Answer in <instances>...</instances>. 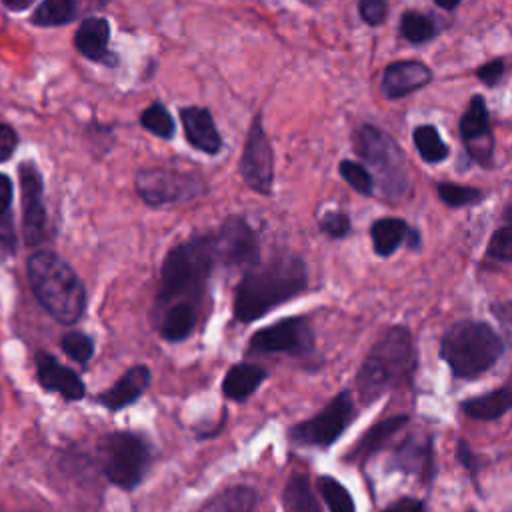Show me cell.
I'll list each match as a JSON object with an SVG mask.
<instances>
[{"mask_svg":"<svg viewBox=\"0 0 512 512\" xmlns=\"http://www.w3.org/2000/svg\"><path fill=\"white\" fill-rule=\"evenodd\" d=\"M108 36H110V28L104 18H86L76 30L74 42H76V48L86 58L96 62H108L110 60Z\"/></svg>","mask_w":512,"mask_h":512,"instance_id":"cell-23","label":"cell"},{"mask_svg":"<svg viewBox=\"0 0 512 512\" xmlns=\"http://www.w3.org/2000/svg\"><path fill=\"white\" fill-rule=\"evenodd\" d=\"M136 192L148 204H168L196 198L204 192V182L196 174L168 168L142 170L136 176Z\"/></svg>","mask_w":512,"mask_h":512,"instance_id":"cell-10","label":"cell"},{"mask_svg":"<svg viewBox=\"0 0 512 512\" xmlns=\"http://www.w3.org/2000/svg\"><path fill=\"white\" fill-rule=\"evenodd\" d=\"M10 10H24L32 4V0H2Z\"/></svg>","mask_w":512,"mask_h":512,"instance_id":"cell-46","label":"cell"},{"mask_svg":"<svg viewBox=\"0 0 512 512\" xmlns=\"http://www.w3.org/2000/svg\"><path fill=\"white\" fill-rule=\"evenodd\" d=\"M440 8H444V10H454L462 0H434Z\"/></svg>","mask_w":512,"mask_h":512,"instance_id":"cell-47","label":"cell"},{"mask_svg":"<svg viewBox=\"0 0 512 512\" xmlns=\"http://www.w3.org/2000/svg\"><path fill=\"white\" fill-rule=\"evenodd\" d=\"M356 416L354 398L348 390L336 394L330 404H326L312 418L292 426L290 442L296 446H318L326 448L334 444L342 432L350 426Z\"/></svg>","mask_w":512,"mask_h":512,"instance_id":"cell-8","label":"cell"},{"mask_svg":"<svg viewBox=\"0 0 512 512\" xmlns=\"http://www.w3.org/2000/svg\"><path fill=\"white\" fill-rule=\"evenodd\" d=\"M504 68H506V64L502 58H492L476 70V78L480 82H484L486 86H496L504 76Z\"/></svg>","mask_w":512,"mask_h":512,"instance_id":"cell-39","label":"cell"},{"mask_svg":"<svg viewBox=\"0 0 512 512\" xmlns=\"http://www.w3.org/2000/svg\"><path fill=\"white\" fill-rule=\"evenodd\" d=\"M16 142H18V138H16L14 130L10 126L0 124V160H6L12 156Z\"/></svg>","mask_w":512,"mask_h":512,"instance_id":"cell-41","label":"cell"},{"mask_svg":"<svg viewBox=\"0 0 512 512\" xmlns=\"http://www.w3.org/2000/svg\"><path fill=\"white\" fill-rule=\"evenodd\" d=\"M62 348L64 352L76 360L78 364H86L92 354H94V342L90 336L82 334V332H70L62 338Z\"/></svg>","mask_w":512,"mask_h":512,"instance_id":"cell-36","label":"cell"},{"mask_svg":"<svg viewBox=\"0 0 512 512\" xmlns=\"http://www.w3.org/2000/svg\"><path fill=\"white\" fill-rule=\"evenodd\" d=\"M352 144L356 154L372 168L374 182L388 202L402 200L410 190L408 160L398 142L374 124H360Z\"/></svg>","mask_w":512,"mask_h":512,"instance_id":"cell-6","label":"cell"},{"mask_svg":"<svg viewBox=\"0 0 512 512\" xmlns=\"http://www.w3.org/2000/svg\"><path fill=\"white\" fill-rule=\"evenodd\" d=\"M486 256L496 262H512V204L504 208L502 224L490 236Z\"/></svg>","mask_w":512,"mask_h":512,"instance_id":"cell-31","label":"cell"},{"mask_svg":"<svg viewBox=\"0 0 512 512\" xmlns=\"http://www.w3.org/2000/svg\"><path fill=\"white\" fill-rule=\"evenodd\" d=\"M284 512H320V504L304 474H292L282 490Z\"/></svg>","mask_w":512,"mask_h":512,"instance_id":"cell-27","label":"cell"},{"mask_svg":"<svg viewBox=\"0 0 512 512\" xmlns=\"http://www.w3.org/2000/svg\"><path fill=\"white\" fill-rule=\"evenodd\" d=\"M148 384H150L148 366H142V364L132 366L114 382V386H110L106 392L98 396V402L110 410H120L132 404L134 400H138L148 388Z\"/></svg>","mask_w":512,"mask_h":512,"instance_id":"cell-19","label":"cell"},{"mask_svg":"<svg viewBox=\"0 0 512 512\" xmlns=\"http://www.w3.org/2000/svg\"><path fill=\"white\" fill-rule=\"evenodd\" d=\"M28 278L42 308L62 324H74L86 306V292L76 272L52 252L28 260Z\"/></svg>","mask_w":512,"mask_h":512,"instance_id":"cell-3","label":"cell"},{"mask_svg":"<svg viewBox=\"0 0 512 512\" xmlns=\"http://www.w3.org/2000/svg\"><path fill=\"white\" fill-rule=\"evenodd\" d=\"M266 376L268 374L262 366L248 364V362L234 364L222 380V392L226 398L242 402L258 390V386L262 384V380H266Z\"/></svg>","mask_w":512,"mask_h":512,"instance_id":"cell-22","label":"cell"},{"mask_svg":"<svg viewBox=\"0 0 512 512\" xmlns=\"http://www.w3.org/2000/svg\"><path fill=\"white\" fill-rule=\"evenodd\" d=\"M194 326H196V308L192 304L180 302L166 308L160 322V334L170 342H180L190 336Z\"/></svg>","mask_w":512,"mask_h":512,"instance_id":"cell-26","label":"cell"},{"mask_svg":"<svg viewBox=\"0 0 512 512\" xmlns=\"http://www.w3.org/2000/svg\"><path fill=\"white\" fill-rule=\"evenodd\" d=\"M398 34L410 44H426L438 34V28L430 16L416 10H406L398 22Z\"/></svg>","mask_w":512,"mask_h":512,"instance_id":"cell-30","label":"cell"},{"mask_svg":"<svg viewBox=\"0 0 512 512\" xmlns=\"http://www.w3.org/2000/svg\"><path fill=\"white\" fill-rule=\"evenodd\" d=\"M104 0H44L34 12L32 20L38 26H58L74 20L80 12L96 8Z\"/></svg>","mask_w":512,"mask_h":512,"instance_id":"cell-25","label":"cell"},{"mask_svg":"<svg viewBox=\"0 0 512 512\" xmlns=\"http://www.w3.org/2000/svg\"><path fill=\"white\" fill-rule=\"evenodd\" d=\"M36 376L44 390L58 392L66 400H80L86 394L82 378L46 352L36 354Z\"/></svg>","mask_w":512,"mask_h":512,"instance_id":"cell-16","label":"cell"},{"mask_svg":"<svg viewBox=\"0 0 512 512\" xmlns=\"http://www.w3.org/2000/svg\"><path fill=\"white\" fill-rule=\"evenodd\" d=\"M240 176L244 184L262 194L268 196L272 192L274 184V152L270 146V140L266 136V130L262 126V116L258 114L248 132L244 150L240 156Z\"/></svg>","mask_w":512,"mask_h":512,"instance_id":"cell-11","label":"cell"},{"mask_svg":"<svg viewBox=\"0 0 512 512\" xmlns=\"http://www.w3.org/2000/svg\"><path fill=\"white\" fill-rule=\"evenodd\" d=\"M12 202V184L10 178L0 174V216H6Z\"/></svg>","mask_w":512,"mask_h":512,"instance_id":"cell-43","label":"cell"},{"mask_svg":"<svg viewBox=\"0 0 512 512\" xmlns=\"http://www.w3.org/2000/svg\"><path fill=\"white\" fill-rule=\"evenodd\" d=\"M410 232V226L402 218L386 216L378 218L370 226V238H372V250L374 254L386 258L398 250V246L406 240Z\"/></svg>","mask_w":512,"mask_h":512,"instance_id":"cell-24","label":"cell"},{"mask_svg":"<svg viewBox=\"0 0 512 512\" xmlns=\"http://www.w3.org/2000/svg\"><path fill=\"white\" fill-rule=\"evenodd\" d=\"M360 18L368 26H380L388 16V2L386 0H358Z\"/></svg>","mask_w":512,"mask_h":512,"instance_id":"cell-38","label":"cell"},{"mask_svg":"<svg viewBox=\"0 0 512 512\" xmlns=\"http://www.w3.org/2000/svg\"><path fill=\"white\" fill-rule=\"evenodd\" d=\"M456 458L468 470L472 480H476L478 478V470H480V462H478L476 454L472 452V448L464 440H458V444H456Z\"/></svg>","mask_w":512,"mask_h":512,"instance_id":"cell-40","label":"cell"},{"mask_svg":"<svg viewBox=\"0 0 512 512\" xmlns=\"http://www.w3.org/2000/svg\"><path fill=\"white\" fill-rule=\"evenodd\" d=\"M416 368V346L406 326H390L370 348L356 376L358 398L364 406L390 388L410 382Z\"/></svg>","mask_w":512,"mask_h":512,"instance_id":"cell-2","label":"cell"},{"mask_svg":"<svg viewBox=\"0 0 512 512\" xmlns=\"http://www.w3.org/2000/svg\"><path fill=\"white\" fill-rule=\"evenodd\" d=\"M20 198H22V226L28 244H38L44 238L46 210L42 204V178L34 164L20 166Z\"/></svg>","mask_w":512,"mask_h":512,"instance_id":"cell-14","label":"cell"},{"mask_svg":"<svg viewBox=\"0 0 512 512\" xmlns=\"http://www.w3.org/2000/svg\"><path fill=\"white\" fill-rule=\"evenodd\" d=\"M436 192H438V198L450 208H464L470 204H478L484 198V192L480 188L454 184V182H438Z\"/></svg>","mask_w":512,"mask_h":512,"instance_id":"cell-33","label":"cell"},{"mask_svg":"<svg viewBox=\"0 0 512 512\" xmlns=\"http://www.w3.org/2000/svg\"><path fill=\"white\" fill-rule=\"evenodd\" d=\"M318 226L320 230L328 236V238H334V240H340V238H346L352 230V222H350V216L346 212H340V210H328L320 216L318 220Z\"/></svg>","mask_w":512,"mask_h":512,"instance_id":"cell-37","label":"cell"},{"mask_svg":"<svg viewBox=\"0 0 512 512\" xmlns=\"http://www.w3.org/2000/svg\"><path fill=\"white\" fill-rule=\"evenodd\" d=\"M318 490L324 496V502L330 512H356V506L348 488L340 484L334 476H320Z\"/></svg>","mask_w":512,"mask_h":512,"instance_id":"cell-32","label":"cell"},{"mask_svg":"<svg viewBox=\"0 0 512 512\" xmlns=\"http://www.w3.org/2000/svg\"><path fill=\"white\" fill-rule=\"evenodd\" d=\"M382 512H424V502L418 498H400L394 504H390L388 508H384Z\"/></svg>","mask_w":512,"mask_h":512,"instance_id":"cell-42","label":"cell"},{"mask_svg":"<svg viewBox=\"0 0 512 512\" xmlns=\"http://www.w3.org/2000/svg\"><path fill=\"white\" fill-rule=\"evenodd\" d=\"M256 492L250 486H232L216 494L202 512H254Z\"/></svg>","mask_w":512,"mask_h":512,"instance_id":"cell-29","label":"cell"},{"mask_svg":"<svg viewBox=\"0 0 512 512\" xmlns=\"http://www.w3.org/2000/svg\"><path fill=\"white\" fill-rule=\"evenodd\" d=\"M500 334L482 320H458L440 340V358L454 378L472 380L488 372L502 356Z\"/></svg>","mask_w":512,"mask_h":512,"instance_id":"cell-4","label":"cell"},{"mask_svg":"<svg viewBox=\"0 0 512 512\" xmlns=\"http://www.w3.org/2000/svg\"><path fill=\"white\" fill-rule=\"evenodd\" d=\"M412 140H414V146H416L420 158L428 164H440L450 154L448 144L442 140V136L434 124L416 126L412 132Z\"/></svg>","mask_w":512,"mask_h":512,"instance_id":"cell-28","label":"cell"},{"mask_svg":"<svg viewBox=\"0 0 512 512\" xmlns=\"http://www.w3.org/2000/svg\"><path fill=\"white\" fill-rule=\"evenodd\" d=\"M186 140L200 152L218 154L222 148L220 132L212 120V114L200 106H188L180 110Z\"/></svg>","mask_w":512,"mask_h":512,"instance_id":"cell-18","label":"cell"},{"mask_svg":"<svg viewBox=\"0 0 512 512\" xmlns=\"http://www.w3.org/2000/svg\"><path fill=\"white\" fill-rule=\"evenodd\" d=\"M432 82V70L420 60H396L382 72L380 88L388 100H400L426 88Z\"/></svg>","mask_w":512,"mask_h":512,"instance_id":"cell-15","label":"cell"},{"mask_svg":"<svg viewBox=\"0 0 512 512\" xmlns=\"http://www.w3.org/2000/svg\"><path fill=\"white\" fill-rule=\"evenodd\" d=\"M338 170H340V176L352 186V190H356L362 196H374V192H376L374 176L362 162L342 160L338 164Z\"/></svg>","mask_w":512,"mask_h":512,"instance_id":"cell-34","label":"cell"},{"mask_svg":"<svg viewBox=\"0 0 512 512\" xmlns=\"http://www.w3.org/2000/svg\"><path fill=\"white\" fill-rule=\"evenodd\" d=\"M252 354L308 356L314 350V334L306 316H288L256 330L248 342Z\"/></svg>","mask_w":512,"mask_h":512,"instance_id":"cell-9","label":"cell"},{"mask_svg":"<svg viewBox=\"0 0 512 512\" xmlns=\"http://www.w3.org/2000/svg\"><path fill=\"white\" fill-rule=\"evenodd\" d=\"M392 470L416 474L422 482H430L436 472L432 458V438L424 434L408 436L392 456Z\"/></svg>","mask_w":512,"mask_h":512,"instance_id":"cell-17","label":"cell"},{"mask_svg":"<svg viewBox=\"0 0 512 512\" xmlns=\"http://www.w3.org/2000/svg\"><path fill=\"white\" fill-rule=\"evenodd\" d=\"M140 122H142V126H144L148 132H152V134H156V136H160V138H170V136L174 134V120H172L170 112H168L160 102L150 104V106L142 112Z\"/></svg>","mask_w":512,"mask_h":512,"instance_id":"cell-35","label":"cell"},{"mask_svg":"<svg viewBox=\"0 0 512 512\" xmlns=\"http://www.w3.org/2000/svg\"><path fill=\"white\" fill-rule=\"evenodd\" d=\"M212 244L216 260L226 266L260 264V236L242 216H228L212 236Z\"/></svg>","mask_w":512,"mask_h":512,"instance_id":"cell-12","label":"cell"},{"mask_svg":"<svg viewBox=\"0 0 512 512\" xmlns=\"http://www.w3.org/2000/svg\"><path fill=\"white\" fill-rule=\"evenodd\" d=\"M104 474L122 490L136 488L150 468V446L144 436L128 430L110 434L102 446Z\"/></svg>","mask_w":512,"mask_h":512,"instance_id":"cell-7","label":"cell"},{"mask_svg":"<svg viewBox=\"0 0 512 512\" xmlns=\"http://www.w3.org/2000/svg\"><path fill=\"white\" fill-rule=\"evenodd\" d=\"M492 312L502 324L512 328V302H496L492 304Z\"/></svg>","mask_w":512,"mask_h":512,"instance_id":"cell-44","label":"cell"},{"mask_svg":"<svg viewBox=\"0 0 512 512\" xmlns=\"http://www.w3.org/2000/svg\"><path fill=\"white\" fill-rule=\"evenodd\" d=\"M406 242H408V248H412V250H418V248H420V244H422V240H420L418 232H416V230H412V228H410V232H408V236H406Z\"/></svg>","mask_w":512,"mask_h":512,"instance_id":"cell-45","label":"cell"},{"mask_svg":"<svg viewBox=\"0 0 512 512\" xmlns=\"http://www.w3.org/2000/svg\"><path fill=\"white\" fill-rule=\"evenodd\" d=\"M410 420L408 414H396L390 418H384L370 426L364 436L352 446V450L346 454V462L350 464H362L366 458H370L374 452H378L402 426H406Z\"/></svg>","mask_w":512,"mask_h":512,"instance_id":"cell-20","label":"cell"},{"mask_svg":"<svg viewBox=\"0 0 512 512\" xmlns=\"http://www.w3.org/2000/svg\"><path fill=\"white\" fill-rule=\"evenodd\" d=\"M458 130L470 158L480 166L490 168L494 154V138L490 130V114L482 94H474L470 98L468 108L460 118Z\"/></svg>","mask_w":512,"mask_h":512,"instance_id":"cell-13","label":"cell"},{"mask_svg":"<svg viewBox=\"0 0 512 512\" xmlns=\"http://www.w3.org/2000/svg\"><path fill=\"white\" fill-rule=\"evenodd\" d=\"M462 412L474 420H496L512 410V384L500 386L492 392L466 398L460 404Z\"/></svg>","mask_w":512,"mask_h":512,"instance_id":"cell-21","label":"cell"},{"mask_svg":"<svg viewBox=\"0 0 512 512\" xmlns=\"http://www.w3.org/2000/svg\"><path fill=\"white\" fill-rule=\"evenodd\" d=\"M214 262L216 254L212 236H198L172 248L162 264L158 302L172 306L180 302L192 304L198 300Z\"/></svg>","mask_w":512,"mask_h":512,"instance_id":"cell-5","label":"cell"},{"mask_svg":"<svg viewBox=\"0 0 512 512\" xmlns=\"http://www.w3.org/2000/svg\"><path fill=\"white\" fill-rule=\"evenodd\" d=\"M308 288V270L300 256L280 254L252 266L234 294V318L248 324Z\"/></svg>","mask_w":512,"mask_h":512,"instance_id":"cell-1","label":"cell"}]
</instances>
